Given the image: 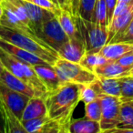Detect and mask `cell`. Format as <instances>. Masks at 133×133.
<instances>
[{"mask_svg":"<svg viewBox=\"0 0 133 133\" xmlns=\"http://www.w3.org/2000/svg\"><path fill=\"white\" fill-rule=\"evenodd\" d=\"M81 89V84H64L46 98L48 115L60 122L69 130V133L73 112L80 102Z\"/></svg>","mask_w":133,"mask_h":133,"instance_id":"6da1fadb","label":"cell"},{"mask_svg":"<svg viewBox=\"0 0 133 133\" xmlns=\"http://www.w3.org/2000/svg\"><path fill=\"white\" fill-rule=\"evenodd\" d=\"M0 38L35 54L52 66H54L56 61L59 58L57 52L36 35L0 25Z\"/></svg>","mask_w":133,"mask_h":133,"instance_id":"7a4b0ae2","label":"cell"},{"mask_svg":"<svg viewBox=\"0 0 133 133\" xmlns=\"http://www.w3.org/2000/svg\"><path fill=\"white\" fill-rule=\"evenodd\" d=\"M0 58L4 64L5 69H6L17 78H21L25 82L29 84L36 90H37L45 98H46V96L48 95V90L40 80L39 77L37 76L33 66L18 60L1 48H0Z\"/></svg>","mask_w":133,"mask_h":133,"instance_id":"3957f363","label":"cell"},{"mask_svg":"<svg viewBox=\"0 0 133 133\" xmlns=\"http://www.w3.org/2000/svg\"><path fill=\"white\" fill-rule=\"evenodd\" d=\"M76 18L80 36L85 45L86 53H98L108 42V26L85 20L79 16H76Z\"/></svg>","mask_w":133,"mask_h":133,"instance_id":"277c9868","label":"cell"},{"mask_svg":"<svg viewBox=\"0 0 133 133\" xmlns=\"http://www.w3.org/2000/svg\"><path fill=\"white\" fill-rule=\"evenodd\" d=\"M61 85L68 83L74 84H90L98 78L92 71L85 69L79 63L71 62L59 57L54 65Z\"/></svg>","mask_w":133,"mask_h":133,"instance_id":"5b68a950","label":"cell"},{"mask_svg":"<svg viewBox=\"0 0 133 133\" xmlns=\"http://www.w3.org/2000/svg\"><path fill=\"white\" fill-rule=\"evenodd\" d=\"M101 102V118L99 120L101 132H110L120 123L121 99L118 97L102 94L99 96Z\"/></svg>","mask_w":133,"mask_h":133,"instance_id":"8992f818","label":"cell"},{"mask_svg":"<svg viewBox=\"0 0 133 133\" xmlns=\"http://www.w3.org/2000/svg\"><path fill=\"white\" fill-rule=\"evenodd\" d=\"M40 38L57 52L65 43L69 40L56 16L45 21Z\"/></svg>","mask_w":133,"mask_h":133,"instance_id":"52a82bcc","label":"cell"},{"mask_svg":"<svg viewBox=\"0 0 133 133\" xmlns=\"http://www.w3.org/2000/svg\"><path fill=\"white\" fill-rule=\"evenodd\" d=\"M0 98L2 101L13 111L16 116L21 119L23 112L30 98L26 95L13 90L0 82Z\"/></svg>","mask_w":133,"mask_h":133,"instance_id":"ba28073f","label":"cell"},{"mask_svg":"<svg viewBox=\"0 0 133 133\" xmlns=\"http://www.w3.org/2000/svg\"><path fill=\"white\" fill-rule=\"evenodd\" d=\"M22 2L26 10L30 23H31L32 29L35 32L36 35L40 38V35L41 32H42L43 25H44L45 21H46L48 18L56 15L52 12L48 11V10H46L44 8H41L39 6H36V5L32 4V3L28 2L26 0H22Z\"/></svg>","mask_w":133,"mask_h":133,"instance_id":"9c48e42d","label":"cell"},{"mask_svg":"<svg viewBox=\"0 0 133 133\" xmlns=\"http://www.w3.org/2000/svg\"><path fill=\"white\" fill-rule=\"evenodd\" d=\"M0 82H2L6 87L10 88L13 90H16L19 93L26 95L29 98H35V97L45 98L41 93H39L37 90H36L29 84L25 82L21 78H17L15 75H13L6 69H4V71H3L1 76H0Z\"/></svg>","mask_w":133,"mask_h":133,"instance_id":"30bf717a","label":"cell"},{"mask_svg":"<svg viewBox=\"0 0 133 133\" xmlns=\"http://www.w3.org/2000/svg\"><path fill=\"white\" fill-rule=\"evenodd\" d=\"M57 54L60 58L79 63L83 56L86 54V48L81 36L76 38L69 39L59 48Z\"/></svg>","mask_w":133,"mask_h":133,"instance_id":"8fae6325","label":"cell"},{"mask_svg":"<svg viewBox=\"0 0 133 133\" xmlns=\"http://www.w3.org/2000/svg\"><path fill=\"white\" fill-rule=\"evenodd\" d=\"M34 69L42 83L46 87L48 94L56 91L61 86V82L54 66L46 63L34 66Z\"/></svg>","mask_w":133,"mask_h":133,"instance_id":"7c38bea8","label":"cell"},{"mask_svg":"<svg viewBox=\"0 0 133 133\" xmlns=\"http://www.w3.org/2000/svg\"><path fill=\"white\" fill-rule=\"evenodd\" d=\"M0 48L6 50V52H8L10 55L15 57L18 60L23 61V62L31 65L33 66H37V65L46 64V61L43 60L42 58H40L37 56H36L35 54L30 53V52L26 51V50L23 49V48H18V46H15V45L11 44V43L6 42V41L3 40L1 38H0Z\"/></svg>","mask_w":133,"mask_h":133,"instance_id":"4fadbf2b","label":"cell"},{"mask_svg":"<svg viewBox=\"0 0 133 133\" xmlns=\"http://www.w3.org/2000/svg\"><path fill=\"white\" fill-rule=\"evenodd\" d=\"M94 73L98 78H119L130 76V69L120 65L117 60H109L105 64L96 68Z\"/></svg>","mask_w":133,"mask_h":133,"instance_id":"5bb4252c","label":"cell"},{"mask_svg":"<svg viewBox=\"0 0 133 133\" xmlns=\"http://www.w3.org/2000/svg\"><path fill=\"white\" fill-rule=\"evenodd\" d=\"M133 18V4L129 6L127 9L114 17L109 23L108 29H109V37H108V43L110 42V40L115 37L118 36L128 26V25L130 23Z\"/></svg>","mask_w":133,"mask_h":133,"instance_id":"9a60e30c","label":"cell"},{"mask_svg":"<svg viewBox=\"0 0 133 133\" xmlns=\"http://www.w3.org/2000/svg\"><path fill=\"white\" fill-rule=\"evenodd\" d=\"M48 115L46 98L35 97L30 98L23 112L21 120H28L33 118H41Z\"/></svg>","mask_w":133,"mask_h":133,"instance_id":"2e32d148","label":"cell"},{"mask_svg":"<svg viewBox=\"0 0 133 133\" xmlns=\"http://www.w3.org/2000/svg\"><path fill=\"white\" fill-rule=\"evenodd\" d=\"M56 17L69 39L80 37L79 30H78V26L77 24L76 16L73 15L72 12L60 8Z\"/></svg>","mask_w":133,"mask_h":133,"instance_id":"e0dca14e","label":"cell"},{"mask_svg":"<svg viewBox=\"0 0 133 133\" xmlns=\"http://www.w3.org/2000/svg\"><path fill=\"white\" fill-rule=\"evenodd\" d=\"M1 116L4 120L6 133H26L21 119L1 99Z\"/></svg>","mask_w":133,"mask_h":133,"instance_id":"ac0fdd59","label":"cell"},{"mask_svg":"<svg viewBox=\"0 0 133 133\" xmlns=\"http://www.w3.org/2000/svg\"><path fill=\"white\" fill-rule=\"evenodd\" d=\"M133 50V44L127 42H113L106 44L99 53L108 60H118L126 53Z\"/></svg>","mask_w":133,"mask_h":133,"instance_id":"d6986e66","label":"cell"},{"mask_svg":"<svg viewBox=\"0 0 133 133\" xmlns=\"http://www.w3.org/2000/svg\"><path fill=\"white\" fill-rule=\"evenodd\" d=\"M110 132H133V105L129 101H122L120 123Z\"/></svg>","mask_w":133,"mask_h":133,"instance_id":"ffe728a7","label":"cell"},{"mask_svg":"<svg viewBox=\"0 0 133 133\" xmlns=\"http://www.w3.org/2000/svg\"><path fill=\"white\" fill-rule=\"evenodd\" d=\"M101 132L98 121L91 120L86 117L71 119L69 124V133H99Z\"/></svg>","mask_w":133,"mask_h":133,"instance_id":"44dd1931","label":"cell"},{"mask_svg":"<svg viewBox=\"0 0 133 133\" xmlns=\"http://www.w3.org/2000/svg\"><path fill=\"white\" fill-rule=\"evenodd\" d=\"M98 83L101 90V95H110L120 98L121 88L118 78H98Z\"/></svg>","mask_w":133,"mask_h":133,"instance_id":"7402d4cb","label":"cell"},{"mask_svg":"<svg viewBox=\"0 0 133 133\" xmlns=\"http://www.w3.org/2000/svg\"><path fill=\"white\" fill-rule=\"evenodd\" d=\"M98 0H79L78 16L88 21L96 22V8Z\"/></svg>","mask_w":133,"mask_h":133,"instance_id":"603a6c76","label":"cell"},{"mask_svg":"<svg viewBox=\"0 0 133 133\" xmlns=\"http://www.w3.org/2000/svg\"><path fill=\"white\" fill-rule=\"evenodd\" d=\"M100 95H101V90H100V88L98 83V78H97L92 83L82 85L80 101H82L84 104L89 103L99 98Z\"/></svg>","mask_w":133,"mask_h":133,"instance_id":"cb8c5ba5","label":"cell"},{"mask_svg":"<svg viewBox=\"0 0 133 133\" xmlns=\"http://www.w3.org/2000/svg\"><path fill=\"white\" fill-rule=\"evenodd\" d=\"M109 60L105 57H103L99 52L98 53H86L81 58L79 64L85 69H89V71L94 72L96 68L105 64Z\"/></svg>","mask_w":133,"mask_h":133,"instance_id":"d4e9b609","label":"cell"},{"mask_svg":"<svg viewBox=\"0 0 133 133\" xmlns=\"http://www.w3.org/2000/svg\"><path fill=\"white\" fill-rule=\"evenodd\" d=\"M50 117L48 115L41 118H33L28 120H21L23 127L25 128L26 133H42L46 123L48 121Z\"/></svg>","mask_w":133,"mask_h":133,"instance_id":"484cf974","label":"cell"},{"mask_svg":"<svg viewBox=\"0 0 133 133\" xmlns=\"http://www.w3.org/2000/svg\"><path fill=\"white\" fill-rule=\"evenodd\" d=\"M85 117L91 120L99 122L101 118V102L99 98L85 104Z\"/></svg>","mask_w":133,"mask_h":133,"instance_id":"4316f807","label":"cell"},{"mask_svg":"<svg viewBox=\"0 0 133 133\" xmlns=\"http://www.w3.org/2000/svg\"><path fill=\"white\" fill-rule=\"evenodd\" d=\"M118 79L121 88V101L133 99V76L122 77Z\"/></svg>","mask_w":133,"mask_h":133,"instance_id":"83f0119b","label":"cell"},{"mask_svg":"<svg viewBox=\"0 0 133 133\" xmlns=\"http://www.w3.org/2000/svg\"><path fill=\"white\" fill-rule=\"evenodd\" d=\"M96 23L104 26H109L108 12L105 0H98L96 8Z\"/></svg>","mask_w":133,"mask_h":133,"instance_id":"f1b7e54d","label":"cell"},{"mask_svg":"<svg viewBox=\"0 0 133 133\" xmlns=\"http://www.w3.org/2000/svg\"><path fill=\"white\" fill-rule=\"evenodd\" d=\"M113 42H127L133 44V18L128 26L118 36H115L109 43Z\"/></svg>","mask_w":133,"mask_h":133,"instance_id":"f546056e","label":"cell"},{"mask_svg":"<svg viewBox=\"0 0 133 133\" xmlns=\"http://www.w3.org/2000/svg\"><path fill=\"white\" fill-rule=\"evenodd\" d=\"M26 1L32 3V4L36 5V6H39L41 8L48 10V11L54 13L55 15H57L60 10V8L51 0H26Z\"/></svg>","mask_w":133,"mask_h":133,"instance_id":"4dcf8cb0","label":"cell"},{"mask_svg":"<svg viewBox=\"0 0 133 133\" xmlns=\"http://www.w3.org/2000/svg\"><path fill=\"white\" fill-rule=\"evenodd\" d=\"M117 61H118L120 65H122L123 66L131 69V66H132V65H133V50L126 53L125 55L120 57Z\"/></svg>","mask_w":133,"mask_h":133,"instance_id":"1f68e13d","label":"cell"},{"mask_svg":"<svg viewBox=\"0 0 133 133\" xmlns=\"http://www.w3.org/2000/svg\"><path fill=\"white\" fill-rule=\"evenodd\" d=\"M105 1H106V6H107V12H108V21H109V23L112 20L113 14H114L118 0H105Z\"/></svg>","mask_w":133,"mask_h":133,"instance_id":"d6a6232c","label":"cell"},{"mask_svg":"<svg viewBox=\"0 0 133 133\" xmlns=\"http://www.w3.org/2000/svg\"><path fill=\"white\" fill-rule=\"evenodd\" d=\"M57 6L60 8L71 11L70 0H57Z\"/></svg>","mask_w":133,"mask_h":133,"instance_id":"836d02e7","label":"cell"},{"mask_svg":"<svg viewBox=\"0 0 133 133\" xmlns=\"http://www.w3.org/2000/svg\"><path fill=\"white\" fill-rule=\"evenodd\" d=\"M71 12L74 16H78V6H79V0H70Z\"/></svg>","mask_w":133,"mask_h":133,"instance_id":"e575fe53","label":"cell"},{"mask_svg":"<svg viewBox=\"0 0 133 133\" xmlns=\"http://www.w3.org/2000/svg\"><path fill=\"white\" fill-rule=\"evenodd\" d=\"M0 133H6V128H5L4 120L1 116V113H0Z\"/></svg>","mask_w":133,"mask_h":133,"instance_id":"d590c367","label":"cell"},{"mask_svg":"<svg viewBox=\"0 0 133 133\" xmlns=\"http://www.w3.org/2000/svg\"><path fill=\"white\" fill-rule=\"evenodd\" d=\"M118 2H122V3H126L128 5H131L133 4V0H118Z\"/></svg>","mask_w":133,"mask_h":133,"instance_id":"8d00e7d4","label":"cell"},{"mask_svg":"<svg viewBox=\"0 0 133 133\" xmlns=\"http://www.w3.org/2000/svg\"><path fill=\"white\" fill-rule=\"evenodd\" d=\"M4 69H5V66H4V64H3L2 60H1V58H0V76H1L2 72L4 71Z\"/></svg>","mask_w":133,"mask_h":133,"instance_id":"74e56055","label":"cell"},{"mask_svg":"<svg viewBox=\"0 0 133 133\" xmlns=\"http://www.w3.org/2000/svg\"><path fill=\"white\" fill-rule=\"evenodd\" d=\"M2 15H3V8H2V6H0V20H1Z\"/></svg>","mask_w":133,"mask_h":133,"instance_id":"f35d334b","label":"cell"},{"mask_svg":"<svg viewBox=\"0 0 133 133\" xmlns=\"http://www.w3.org/2000/svg\"><path fill=\"white\" fill-rule=\"evenodd\" d=\"M130 76H133V65H132V66H131V69H130Z\"/></svg>","mask_w":133,"mask_h":133,"instance_id":"ab89813d","label":"cell"},{"mask_svg":"<svg viewBox=\"0 0 133 133\" xmlns=\"http://www.w3.org/2000/svg\"><path fill=\"white\" fill-rule=\"evenodd\" d=\"M125 101H129V102H130V103H131V104H132V105H133V99H129V100H125Z\"/></svg>","mask_w":133,"mask_h":133,"instance_id":"60d3db41","label":"cell"},{"mask_svg":"<svg viewBox=\"0 0 133 133\" xmlns=\"http://www.w3.org/2000/svg\"><path fill=\"white\" fill-rule=\"evenodd\" d=\"M51 1H53V2L55 3V4H57V0H51Z\"/></svg>","mask_w":133,"mask_h":133,"instance_id":"b9f144b4","label":"cell"},{"mask_svg":"<svg viewBox=\"0 0 133 133\" xmlns=\"http://www.w3.org/2000/svg\"><path fill=\"white\" fill-rule=\"evenodd\" d=\"M0 111H1V98H0Z\"/></svg>","mask_w":133,"mask_h":133,"instance_id":"7bdbcfd3","label":"cell"},{"mask_svg":"<svg viewBox=\"0 0 133 133\" xmlns=\"http://www.w3.org/2000/svg\"><path fill=\"white\" fill-rule=\"evenodd\" d=\"M2 1L3 0H0V6H1V4H2Z\"/></svg>","mask_w":133,"mask_h":133,"instance_id":"ee69618b","label":"cell"}]
</instances>
